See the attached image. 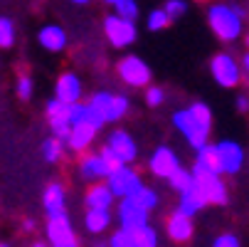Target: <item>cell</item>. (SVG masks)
<instances>
[{"label":"cell","instance_id":"17","mask_svg":"<svg viewBox=\"0 0 249 247\" xmlns=\"http://www.w3.org/2000/svg\"><path fill=\"white\" fill-rule=\"evenodd\" d=\"M168 235H170L175 242L190 240V235H193V220H190V215H185L183 210L173 213L170 220H168Z\"/></svg>","mask_w":249,"mask_h":247},{"label":"cell","instance_id":"8","mask_svg":"<svg viewBox=\"0 0 249 247\" xmlns=\"http://www.w3.org/2000/svg\"><path fill=\"white\" fill-rule=\"evenodd\" d=\"M119 75L131 87H143L151 79V69H148V64L141 59V57H133L131 55V57H124L119 62Z\"/></svg>","mask_w":249,"mask_h":247},{"label":"cell","instance_id":"13","mask_svg":"<svg viewBox=\"0 0 249 247\" xmlns=\"http://www.w3.org/2000/svg\"><path fill=\"white\" fill-rule=\"evenodd\" d=\"M47 237L52 245H67V242H74V230L72 223L67 220V215H54L47 223Z\"/></svg>","mask_w":249,"mask_h":247},{"label":"cell","instance_id":"44","mask_svg":"<svg viewBox=\"0 0 249 247\" xmlns=\"http://www.w3.org/2000/svg\"><path fill=\"white\" fill-rule=\"evenodd\" d=\"M104 3H111V5H116V0H104Z\"/></svg>","mask_w":249,"mask_h":247},{"label":"cell","instance_id":"23","mask_svg":"<svg viewBox=\"0 0 249 247\" xmlns=\"http://www.w3.org/2000/svg\"><path fill=\"white\" fill-rule=\"evenodd\" d=\"M114 190L109 188V186H91L89 190H87V205L91 208V210H109L111 208V203H114Z\"/></svg>","mask_w":249,"mask_h":247},{"label":"cell","instance_id":"38","mask_svg":"<svg viewBox=\"0 0 249 247\" xmlns=\"http://www.w3.org/2000/svg\"><path fill=\"white\" fill-rule=\"evenodd\" d=\"M109 247H126V230H124V228H121L119 232H114V235H111Z\"/></svg>","mask_w":249,"mask_h":247},{"label":"cell","instance_id":"42","mask_svg":"<svg viewBox=\"0 0 249 247\" xmlns=\"http://www.w3.org/2000/svg\"><path fill=\"white\" fill-rule=\"evenodd\" d=\"M244 69H247V72H249V52L244 55Z\"/></svg>","mask_w":249,"mask_h":247},{"label":"cell","instance_id":"5","mask_svg":"<svg viewBox=\"0 0 249 247\" xmlns=\"http://www.w3.org/2000/svg\"><path fill=\"white\" fill-rule=\"evenodd\" d=\"M193 173H195V181L202 188L207 203H215V205L227 203V188L220 178V173H210V171H202V168H193Z\"/></svg>","mask_w":249,"mask_h":247},{"label":"cell","instance_id":"26","mask_svg":"<svg viewBox=\"0 0 249 247\" xmlns=\"http://www.w3.org/2000/svg\"><path fill=\"white\" fill-rule=\"evenodd\" d=\"M170 186L180 193V190H185L188 186H193V181H195V173H190V171H185V168H178L173 175H170Z\"/></svg>","mask_w":249,"mask_h":247},{"label":"cell","instance_id":"1","mask_svg":"<svg viewBox=\"0 0 249 247\" xmlns=\"http://www.w3.org/2000/svg\"><path fill=\"white\" fill-rule=\"evenodd\" d=\"M173 124H175L178 131L188 138V144H190L193 149H202V146L207 144L210 126H212L210 107L197 101V104H193L190 109L175 112V114H173Z\"/></svg>","mask_w":249,"mask_h":247},{"label":"cell","instance_id":"25","mask_svg":"<svg viewBox=\"0 0 249 247\" xmlns=\"http://www.w3.org/2000/svg\"><path fill=\"white\" fill-rule=\"evenodd\" d=\"M111 218H109V210H91L89 208V213L84 218V225L89 232H104L106 228H109Z\"/></svg>","mask_w":249,"mask_h":247},{"label":"cell","instance_id":"15","mask_svg":"<svg viewBox=\"0 0 249 247\" xmlns=\"http://www.w3.org/2000/svg\"><path fill=\"white\" fill-rule=\"evenodd\" d=\"M54 96L62 99V101H67V104L79 101V96H82V82H79V77L72 75V72L62 75V77L57 79V94H54Z\"/></svg>","mask_w":249,"mask_h":247},{"label":"cell","instance_id":"36","mask_svg":"<svg viewBox=\"0 0 249 247\" xmlns=\"http://www.w3.org/2000/svg\"><path fill=\"white\" fill-rule=\"evenodd\" d=\"M146 101L151 104V107H158V104L163 101V89H158V87H151V89L146 92Z\"/></svg>","mask_w":249,"mask_h":247},{"label":"cell","instance_id":"2","mask_svg":"<svg viewBox=\"0 0 249 247\" xmlns=\"http://www.w3.org/2000/svg\"><path fill=\"white\" fill-rule=\"evenodd\" d=\"M242 15L244 13L237 5H212L210 13H207V20H210L212 32H215L220 40L232 42L242 35Z\"/></svg>","mask_w":249,"mask_h":247},{"label":"cell","instance_id":"7","mask_svg":"<svg viewBox=\"0 0 249 247\" xmlns=\"http://www.w3.org/2000/svg\"><path fill=\"white\" fill-rule=\"evenodd\" d=\"M91 104L106 116V121H116L128 112V99L121 94H111V92H96Z\"/></svg>","mask_w":249,"mask_h":247},{"label":"cell","instance_id":"31","mask_svg":"<svg viewBox=\"0 0 249 247\" xmlns=\"http://www.w3.org/2000/svg\"><path fill=\"white\" fill-rule=\"evenodd\" d=\"M84 121L94 124L96 129H101V126H104V121H106V116H104V114H101V112H99V109L94 107V104L89 101L87 107H84Z\"/></svg>","mask_w":249,"mask_h":247},{"label":"cell","instance_id":"34","mask_svg":"<svg viewBox=\"0 0 249 247\" xmlns=\"http://www.w3.org/2000/svg\"><path fill=\"white\" fill-rule=\"evenodd\" d=\"M69 121H72V126L84 121V104H79V101L69 104Z\"/></svg>","mask_w":249,"mask_h":247},{"label":"cell","instance_id":"3","mask_svg":"<svg viewBox=\"0 0 249 247\" xmlns=\"http://www.w3.org/2000/svg\"><path fill=\"white\" fill-rule=\"evenodd\" d=\"M104 32L106 38H109V42L114 47H126L136 40V25L133 20H126L121 15H109L104 18Z\"/></svg>","mask_w":249,"mask_h":247},{"label":"cell","instance_id":"12","mask_svg":"<svg viewBox=\"0 0 249 247\" xmlns=\"http://www.w3.org/2000/svg\"><path fill=\"white\" fill-rule=\"evenodd\" d=\"M220 149V158H222V173H237L244 163V151L239 144H234V141H220L217 144Z\"/></svg>","mask_w":249,"mask_h":247},{"label":"cell","instance_id":"14","mask_svg":"<svg viewBox=\"0 0 249 247\" xmlns=\"http://www.w3.org/2000/svg\"><path fill=\"white\" fill-rule=\"evenodd\" d=\"M207 205V198L202 193V188L197 186V181H193V186H188L185 190H180V210L185 215H195L197 210H202Z\"/></svg>","mask_w":249,"mask_h":247},{"label":"cell","instance_id":"32","mask_svg":"<svg viewBox=\"0 0 249 247\" xmlns=\"http://www.w3.org/2000/svg\"><path fill=\"white\" fill-rule=\"evenodd\" d=\"M168 22H170V15H168L165 10H153V13L148 15V27H151V30H163Z\"/></svg>","mask_w":249,"mask_h":247},{"label":"cell","instance_id":"21","mask_svg":"<svg viewBox=\"0 0 249 247\" xmlns=\"http://www.w3.org/2000/svg\"><path fill=\"white\" fill-rule=\"evenodd\" d=\"M79 171H82V175H84L87 181H94V178H109V173H111L109 163L104 161L101 153H96V156H87V158L82 161Z\"/></svg>","mask_w":249,"mask_h":247},{"label":"cell","instance_id":"28","mask_svg":"<svg viewBox=\"0 0 249 247\" xmlns=\"http://www.w3.org/2000/svg\"><path fill=\"white\" fill-rule=\"evenodd\" d=\"M13 42H15V27H13V20L0 18V47H10Z\"/></svg>","mask_w":249,"mask_h":247},{"label":"cell","instance_id":"10","mask_svg":"<svg viewBox=\"0 0 249 247\" xmlns=\"http://www.w3.org/2000/svg\"><path fill=\"white\" fill-rule=\"evenodd\" d=\"M148 218V210L141 208L133 198H121L119 203V223L124 230H136V228H143Z\"/></svg>","mask_w":249,"mask_h":247},{"label":"cell","instance_id":"24","mask_svg":"<svg viewBox=\"0 0 249 247\" xmlns=\"http://www.w3.org/2000/svg\"><path fill=\"white\" fill-rule=\"evenodd\" d=\"M156 242H158V235L148 225L126 230V247H156Z\"/></svg>","mask_w":249,"mask_h":247},{"label":"cell","instance_id":"46","mask_svg":"<svg viewBox=\"0 0 249 247\" xmlns=\"http://www.w3.org/2000/svg\"><path fill=\"white\" fill-rule=\"evenodd\" d=\"M0 247H10V245H0Z\"/></svg>","mask_w":249,"mask_h":247},{"label":"cell","instance_id":"39","mask_svg":"<svg viewBox=\"0 0 249 247\" xmlns=\"http://www.w3.org/2000/svg\"><path fill=\"white\" fill-rule=\"evenodd\" d=\"M237 109H239V112H247V109H249V96H239V99H237Z\"/></svg>","mask_w":249,"mask_h":247},{"label":"cell","instance_id":"43","mask_svg":"<svg viewBox=\"0 0 249 247\" xmlns=\"http://www.w3.org/2000/svg\"><path fill=\"white\" fill-rule=\"evenodd\" d=\"M72 3H77V5H84V3H89V0H72Z\"/></svg>","mask_w":249,"mask_h":247},{"label":"cell","instance_id":"45","mask_svg":"<svg viewBox=\"0 0 249 247\" xmlns=\"http://www.w3.org/2000/svg\"><path fill=\"white\" fill-rule=\"evenodd\" d=\"M35 247H47V245H42V242H37V245H35Z\"/></svg>","mask_w":249,"mask_h":247},{"label":"cell","instance_id":"19","mask_svg":"<svg viewBox=\"0 0 249 247\" xmlns=\"http://www.w3.org/2000/svg\"><path fill=\"white\" fill-rule=\"evenodd\" d=\"M109 146L119 153V158L124 163H131L136 158V144H133V138L126 133V131H114L109 136Z\"/></svg>","mask_w":249,"mask_h":247},{"label":"cell","instance_id":"16","mask_svg":"<svg viewBox=\"0 0 249 247\" xmlns=\"http://www.w3.org/2000/svg\"><path fill=\"white\" fill-rule=\"evenodd\" d=\"M96 126L94 124H89V121H79V124H74L72 126V133H69V138H67V144H69V149H74V151H84L91 141H94V136H96Z\"/></svg>","mask_w":249,"mask_h":247},{"label":"cell","instance_id":"37","mask_svg":"<svg viewBox=\"0 0 249 247\" xmlns=\"http://www.w3.org/2000/svg\"><path fill=\"white\" fill-rule=\"evenodd\" d=\"M212 247H239V240L234 235H220Z\"/></svg>","mask_w":249,"mask_h":247},{"label":"cell","instance_id":"47","mask_svg":"<svg viewBox=\"0 0 249 247\" xmlns=\"http://www.w3.org/2000/svg\"><path fill=\"white\" fill-rule=\"evenodd\" d=\"M96 247H106V245H96Z\"/></svg>","mask_w":249,"mask_h":247},{"label":"cell","instance_id":"29","mask_svg":"<svg viewBox=\"0 0 249 247\" xmlns=\"http://www.w3.org/2000/svg\"><path fill=\"white\" fill-rule=\"evenodd\" d=\"M59 153H62V141H59V138H47L45 144H42V156H45V161L54 163V161L59 158Z\"/></svg>","mask_w":249,"mask_h":247},{"label":"cell","instance_id":"18","mask_svg":"<svg viewBox=\"0 0 249 247\" xmlns=\"http://www.w3.org/2000/svg\"><path fill=\"white\" fill-rule=\"evenodd\" d=\"M37 38H40V45L50 52H62L67 47V35L59 25H45Z\"/></svg>","mask_w":249,"mask_h":247},{"label":"cell","instance_id":"41","mask_svg":"<svg viewBox=\"0 0 249 247\" xmlns=\"http://www.w3.org/2000/svg\"><path fill=\"white\" fill-rule=\"evenodd\" d=\"M52 247H77V242H67V245H52Z\"/></svg>","mask_w":249,"mask_h":247},{"label":"cell","instance_id":"20","mask_svg":"<svg viewBox=\"0 0 249 247\" xmlns=\"http://www.w3.org/2000/svg\"><path fill=\"white\" fill-rule=\"evenodd\" d=\"M42 203H45V213L50 218L54 215H64V188L59 183H52L45 188V195H42Z\"/></svg>","mask_w":249,"mask_h":247},{"label":"cell","instance_id":"9","mask_svg":"<svg viewBox=\"0 0 249 247\" xmlns=\"http://www.w3.org/2000/svg\"><path fill=\"white\" fill-rule=\"evenodd\" d=\"M210 69H212V77H215V82L220 87H234L239 82V64L230 55H215Z\"/></svg>","mask_w":249,"mask_h":247},{"label":"cell","instance_id":"11","mask_svg":"<svg viewBox=\"0 0 249 247\" xmlns=\"http://www.w3.org/2000/svg\"><path fill=\"white\" fill-rule=\"evenodd\" d=\"M178 168H180V161H178L175 151H170L168 146L156 149V153L151 156V171L158 178H170Z\"/></svg>","mask_w":249,"mask_h":247},{"label":"cell","instance_id":"4","mask_svg":"<svg viewBox=\"0 0 249 247\" xmlns=\"http://www.w3.org/2000/svg\"><path fill=\"white\" fill-rule=\"evenodd\" d=\"M141 186H143V183H141L138 173H136L133 168H128L126 163L119 166V168L109 175V188L114 190L116 198H131L133 193L141 190Z\"/></svg>","mask_w":249,"mask_h":247},{"label":"cell","instance_id":"22","mask_svg":"<svg viewBox=\"0 0 249 247\" xmlns=\"http://www.w3.org/2000/svg\"><path fill=\"white\" fill-rule=\"evenodd\" d=\"M195 168L210 171V173H222V158H220V149L205 144L202 149H197V161Z\"/></svg>","mask_w":249,"mask_h":247},{"label":"cell","instance_id":"33","mask_svg":"<svg viewBox=\"0 0 249 247\" xmlns=\"http://www.w3.org/2000/svg\"><path fill=\"white\" fill-rule=\"evenodd\" d=\"M185 8H188L185 0H168L163 10H165V13L170 15V20H173V18H180V15L185 13Z\"/></svg>","mask_w":249,"mask_h":247},{"label":"cell","instance_id":"27","mask_svg":"<svg viewBox=\"0 0 249 247\" xmlns=\"http://www.w3.org/2000/svg\"><path fill=\"white\" fill-rule=\"evenodd\" d=\"M141 208H146V210H153L156 205H158V193L156 190H151V188H146V186H141V190L138 193H133L131 195Z\"/></svg>","mask_w":249,"mask_h":247},{"label":"cell","instance_id":"48","mask_svg":"<svg viewBox=\"0 0 249 247\" xmlns=\"http://www.w3.org/2000/svg\"><path fill=\"white\" fill-rule=\"evenodd\" d=\"M247 45H249V38H247Z\"/></svg>","mask_w":249,"mask_h":247},{"label":"cell","instance_id":"40","mask_svg":"<svg viewBox=\"0 0 249 247\" xmlns=\"http://www.w3.org/2000/svg\"><path fill=\"white\" fill-rule=\"evenodd\" d=\"M25 230H35V223L32 220H25Z\"/></svg>","mask_w":249,"mask_h":247},{"label":"cell","instance_id":"30","mask_svg":"<svg viewBox=\"0 0 249 247\" xmlns=\"http://www.w3.org/2000/svg\"><path fill=\"white\" fill-rule=\"evenodd\" d=\"M116 15H121L126 20H136V15H138L136 0H116Z\"/></svg>","mask_w":249,"mask_h":247},{"label":"cell","instance_id":"6","mask_svg":"<svg viewBox=\"0 0 249 247\" xmlns=\"http://www.w3.org/2000/svg\"><path fill=\"white\" fill-rule=\"evenodd\" d=\"M47 116H50V126L54 131V136L59 141H67L72 133V121H69V104L62 99H50L47 101Z\"/></svg>","mask_w":249,"mask_h":247},{"label":"cell","instance_id":"35","mask_svg":"<svg viewBox=\"0 0 249 247\" xmlns=\"http://www.w3.org/2000/svg\"><path fill=\"white\" fill-rule=\"evenodd\" d=\"M18 96L20 99H30L32 96V79L30 77H20V82H18Z\"/></svg>","mask_w":249,"mask_h":247}]
</instances>
